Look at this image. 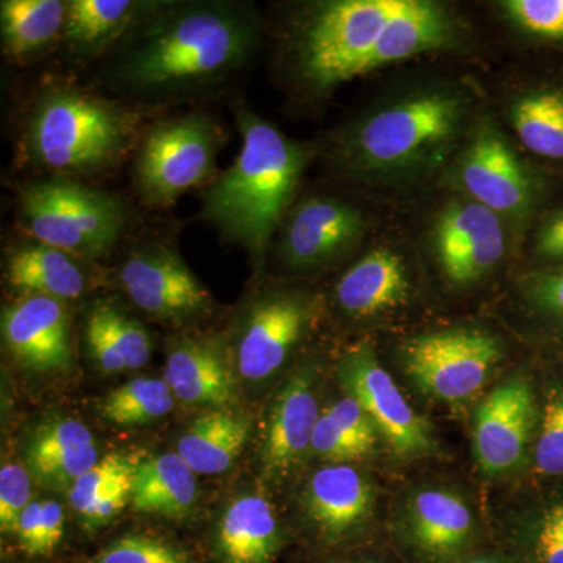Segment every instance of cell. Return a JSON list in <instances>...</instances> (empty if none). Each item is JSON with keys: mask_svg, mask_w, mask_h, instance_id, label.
<instances>
[{"mask_svg": "<svg viewBox=\"0 0 563 563\" xmlns=\"http://www.w3.org/2000/svg\"><path fill=\"white\" fill-rule=\"evenodd\" d=\"M236 120L242 150L203 196V214L261 262L295 196L307 154L244 107Z\"/></svg>", "mask_w": 563, "mask_h": 563, "instance_id": "6da1fadb", "label": "cell"}, {"mask_svg": "<svg viewBox=\"0 0 563 563\" xmlns=\"http://www.w3.org/2000/svg\"><path fill=\"white\" fill-rule=\"evenodd\" d=\"M252 27L231 7H191L158 22L128 55L121 77L135 88H162L218 76L246 57Z\"/></svg>", "mask_w": 563, "mask_h": 563, "instance_id": "7a4b0ae2", "label": "cell"}, {"mask_svg": "<svg viewBox=\"0 0 563 563\" xmlns=\"http://www.w3.org/2000/svg\"><path fill=\"white\" fill-rule=\"evenodd\" d=\"M131 132L128 114L113 103L74 90L44 96L29 128V150L41 165L87 173L109 163Z\"/></svg>", "mask_w": 563, "mask_h": 563, "instance_id": "3957f363", "label": "cell"}, {"mask_svg": "<svg viewBox=\"0 0 563 563\" xmlns=\"http://www.w3.org/2000/svg\"><path fill=\"white\" fill-rule=\"evenodd\" d=\"M465 103L448 91H426L376 111L347 140L344 158L368 172L406 168L457 135Z\"/></svg>", "mask_w": 563, "mask_h": 563, "instance_id": "277c9868", "label": "cell"}, {"mask_svg": "<svg viewBox=\"0 0 563 563\" xmlns=\"http://www.w3.org/2000/svg\"><path fill=\"white\" fill-rule=\"evenodd\" d=\"M21 221L38 243L76 257H99L120 239L125 211L110 192L52 177L22 191Z\"/></svg>", "mask_w": 563, "mask_h": 563, "instance_id": "5b68a950", "label": "cell"}, {"mask_svg": "<svg viewBox=\"0 0 563 563\" xmlns=\"http://www.w3.org/2000/svg\"><path fill=\"white\" fill-rule=\"evenodd\" d=\"M407 3L409 0H339L318 7L303 27L299 51L309 80L320 88L351 80L355 66Z\"/></svg>", "mask_w": 563, "mask_h": 563, "instance_id": "8992f818", "label": "cell"}, {"mask_svg": "<svg viewBox=\"0 0 563 563\" xmlns=\"http://www.w3.org/2000/svg\"><path fill=\"white\" fill-rule=\"evenodd\" d=\"M504 357L503 344L476 329L421 333L404 344L407 376L437 401H468L483 390Z\"/></svg>", "mask_w": 563, "mask_h": 563, "instance_id": "52a82bcc", "label": "cell"}, {"mask_svg": "<svg viewBox=\"0 0 563 563\" xmlns=\"http://www.w3.org/2000/svg\"><path fill=\"white\" fill-rule=\"evenodd\" d=\"M391 536L404 563H459L488 548L472 506L453 488L413 492L396 515Z\"/></svg>", "mask_w": 563, "mask_h": 563, "instance_id": "ba28073f", "label": "cell"}, {"mask_svg": "<svg viewBox=\"0 0 563 563\" xmlns=\"http://www.w3.org/2000/svg\"><path fill=\"white\" fill-rule=\"evenodd\" d=\"M218 131L199 114L155 125L143 141L136 177L144 198L168 206L209 179L214 169Z\"/></svg>", "mask_w": 563, "mask_h": 563, "instance_id": "9c48e42d", "label": "cell"}, {"mask_svg": "<svg viewBox=\"0 0 563 563\" xmlns=\"http://www.w3.org/2000/svg\"><path fill=\"white\" fill-rule=\"evenodd\" d=\"M340 384L369 415L377 432L401 457H424L439 450L429 422L410 402L380 365L368 342L352 344L336 365Z\"/></svg>", "mask_w": 563, "mask_h": 563, "instance_id": "30bf717a", "label": "cell"}, {"mask_svg": "<svg viewBox=\"0 0 563 563\" xmlns=\"http://www.w3.org/2000/svg\"><path fill=\"white\" fill-rule=\"evenodd\" d=\"M540 421V402L525 374H514L477 407L473 451L477 465L492 477L517 472L533 450Z\"/></svg>", "mask_w": 563, "mask_h": 563, "instance_id": "8fae6325", "label": "cell"}, {"mask_svg": "<svg viewBox=\"0 0 563 563\" xmlns=\"http://www.w3.org/2000/svg\"><path fill=\"white\" fill-rule=\"evenodd\" d=\"M376 506L369 477L351 463H328L307 481L302 509L314 540L325 550L346 551L368 537Z\"/></svg>", "mask_w": 563, "mask_h": 563, "instance_id": "7c38bea8", "label": "cell"}, {"mask_svg": "<svg viewBox=\"0 0 563 563\" xmlns=\"http://www.w3.org/2000/svg\"><path fill=\"white\" fill-rule=\"evenodd\" d=\"M314 303L299 291L262 295L247 307L236 340V373L250 383H263L279 372L309 332Z\"/></svg>", "mask_w": 563, "mask_h": 563, "instance_id": "4fadbf2b", "label": "cell"}, {"mask_svg": "<svg viewBox=\"0 0 563 563\" xmlns=\"http://www.w3.org/2000/svg\"><path fill=\"white\" fill-rule=\"evenodd\" d=\"M433 250L448 280L459 287L476 284L503 261L499 214L476 201L451 203L433 228Z\"/></svg>", "mask_w": 563, "mask_h": 563, "instance_id": "5bb4252c", "label": "cell"}, {"mask_svg": "<svg viewBox=\"0 0 563 563\" xmlns=\"http://www.w3.org/2000/svg\"><path fill=\"white\" fill-rule=\"evenodd\" d=\"M121 282L129 298L144 312L166 320H185L206 312L209 291L187 263L168 247L133 252L121 266Z\"/></svg>", "mask_w": 563, "mask_h": 563, "instance_id": "9a60e30c", "label": "cell"}, {"mask_svg": "<svg viewBox=\"0 0 563 563\" xmlns=\"http://www.w3.org/2000/svg\"><path fill=\"white\" fill-rule=\"evenodd\" d=\"M321 412L314 369L302 366L277 391L269 410L261 453L266 477L282 479L301 465Z\"/></svg>", "mask_w": 563, "mask_h": 563, "instance_id": "2e32d148", "label": "cell"}, {"mask_svg": "<svg viewBox=\"0 0 563 563\" xmlns=\"http://www.w3.org/2000/svg\"><path fill=\"white\" fill-rule=\"evenodd\" d=\"M365 221L361 211L336 199L313 198L292 211L280 255L295 269L328 265L346 254L362 239Z\"/></svg>", "mask_w": 563, "mask_h": 563, "instance_id": "e0dca14e", "label": "cell"}, {"mask_svg": "<svg viewBox=\"0 0 563 563\" xmlns=\"http://www.w3.org/2000/svg\"><path fill=\"white\" fill-rule=\"evenodd\" d=\"M7 350L21 365L41 373L65 372L73 362L65 303L47 296H25L2 314Z\"/></svg>", "mask_w": 563, "mask_h": 563, "instance_id": "ac0fdd59", "label": "cell"}, {"mask_svg": "<svg viewBox=\"0 0 563 563\" xmlns=\"http://www.w3.org/2000/svg\"><path fill=\"white\" fill-rule=\"evenodd\" d=\"M461 180L473 201L498 214H521L531 202V179L523 163L492 128L481 129L463 155Z\"/></svg>", "mask_w": 563, "mask_h": 563, "instance_id": "d6986e66", "label": "cell"}, {"mask_svg": "<svg viewBox=\"0 0 563 563\" xmlns=\"http://www.w3.org/2000/svg\"><path fill=\"white\" fill-rule=\"evenodd\" d=\"M163 379L174 398L192 406L231 409L239 399L228 352L217 339L181 340L166 357Z\"/></svg>", "mask_w": 563, "mask_h": 563, "instance_id": "ffe728a7", "label": "cell"}, {"mask_svg": "<svg viewBox=\"0 0 563 563\" xmlns=\"http://www.w3.org/2000/svg\"><path fill=\"white\" fill-rule=\"evenodd\" d=\"M285 533L273 504L261 495L233 499L213 536L218 563H276Z\"/></svg>", "mask_w": 563, "mask_h": 563, "instance_id": "44dd1931", "label": "cell"}, {"mask_svg": "<svg viewBox=\"0 0 563 563\" xmlns=\"http://www.w3.org/2000/svg\"><path fill=\"white\" fill-rule=\"evenodd\" d=\"M410 280L398 254L385 247L368 252L336 284V302L355 318L383 314L409 299Z\"/></svg>", "mask_w": 563, "mask_h": 563, "instance_id": "7402d4cb", "label": "cell"}, {"mask_svg": "<svg viewBox=\"0 0 563 563\" xmlns=\"http://www.w3.org/2000/svg\"><path fill=\"white\" fill-rule=\"evenodd\" d=\"M98 462L91 431L77 420L52 422L41 429L25 454L33 479L49 488L70 487Z\"/></svg>", "mask_w": 563, "mask_h": 563, "instance_id": "603a6c76", "label": "cell"}, {"mask_svg": "<svg viewBox=\"0 0 563 563\" xmlns=\"http://www.w3.org/2000/svg\"><path fill=\"white\" fill-rule=\"evenodd\" d=\"M451 38L453 25L440 7L409 0L406 9L388 22L369 54L355 66L352 79L380 66L442 47Z\"/></svg>", "mask_w": 563, "mask_h": 563, "instance_id": "cb8c5ba5", "label": "cell"}, {"mask_svg": "<svg viewBox=\"0 0 563 563\" xmlns=\"http://www.w3.org/2000/svg\"><path fill=\"white\" fill-rule=\"evenodd\" d=\"M139 461L124 453H110L69 487V501L85 528L109 525L132 501Z\"/></svg>", "mask_w": 563, "mask_h": 563, "instance_id": "d4e9b609", "label": "cell"}, {"mask_svg": "<svg viewBox=\"0 0 563 563\" xmlns=\"http://www.w3.org/2000/svg\"><path fill=\"white\" fill-rule=\"evenodd\" d=\"M196 476L177 453L150 455L136 466L133 509L176 520L187 517L198 501Z\"/></svg>", "mask_w": 563, "mask_h": 563, "instance_id": "484cf974", "label": "cell"}, {"mask_svg": "<svg viewBox=\"0 0 563 563\" xmlns=\"http://www.w3.org/2000/svg\"><path fill=\"white\" fill-rule=\"evenodd\" d=\"M7 280L25 296H47L68 301L87 288V274L76 255L36 243L13 252L7 263Z\"/></svg>", "mask_w": 563, "mask_h": 563, "instance_id": "4316f807", "label": "cell"}, {"mask_svg": "<svg viewBox=\"0 0 563 563\" xmlns=\"http://www.w3.org/2000/svg\"><path fill=\"white\" fill-rule=\"evenodd\" d=\"M251 435V421L231 409H214L196 418L177 443V454L196 474L228 472Z\"/></svg>", "mask_w": 563, "mask_h": 563, "instance_id": "83f0119b", "label": "cell"}, {"mask_svg": "<svg viewBox=\"0 0 563 563\" xmlns=\"http://www.w3.org/2000/svg\"><path fill=\"white\" fill-rule=\"evenodd\" d=\"M87 343L91 357L107 374L143 368L151 358L146 329L107 302L96 303L88 314Z\"/></svg>", "mask_w": 563, "mask_h": 563, "instance_id": "f1b7e54d", "label": "cell"}, {"mask_svg": "<svg viewBox=\"0 0 563 563\" xmlns=\"http://www.w3.org/2000/svg\"><path fill=\"white\" fill-rule=\"evenodd\" d=\"M521 563H563V485L515 517L503 543Z\"/></svg>", "mask_w": 563, "mask_h": 563, "instance_id": "f546056e", "label": "cell"}, {"mask_svg": "<svg viewBox=\"0 0 563 563\" xmlns=\"http://www.w3.org/2000/svg\"><path fill=\"white\" fill-rule=\"evenodd\" d=\"M66 10L68 3L60 0H3V47L14 57L43 49L65 31Z\"/></svg>", "mask_w": 563, "mask_h": 563, "instance_id": "4dcf8cb0", "label": "cell"}, {"mask_svg": "<svg viewBox=\"0 0 563 563\" xmlns=\"http://www.w3.org/2000/svg\"><path fill=\"white\" fill-rule=\"evenodd\" d=\"M515 132L521 143L540 157L563 158V92H531L515 103Z\"/></svg>", "mask_w": 563, "mask_h": 563, "instance_id": "1f68e13d", "label": "cell"}, {"mask_svg": "<svg viewBox=\"0 0 563 563\" xmlns=\"http://www.w3.org/2000/svg\"><path fill=\"white\" fill-rule=\"evenodd\" d=\"M174 399L165 379L135 377L106 396L101 413L107 421L122 428L150 424L172 412Z\"/></svg>", "mask_w": 563, "mask_h": 563, "instance_id": "d6a6232c", "label": "cell"}, {"mask_svg": "<svg viewBox=\"0 0 563 563\" xmlns=\"http://www.w3.org/2000/svg\"><path fill=\"white\" fill-rule=\"evenodd\" d=\"M135 11L136 3L131 0H73L63 32L70 43L95 49L118 35Z\"/></svg>", "mask_w": 563, "mask_h": 563, "instance_id": "836d02e7", "label": "cell"}, {"mask_svg": "<svg viewBox=\"0 0 563 563\" xmlns=\"http://www.w3.org/2000/svg\"><path fill=\"white\" fill-rule=\"evenodd\" d=\"M532 457L537 473L563 479V383L544 391Z\"/></svg>", "mask_w": 563, "mask_h": 563, "instance_id": "e575fe53", "label": "cell"}, {"mask_svg": "<svg viewBox=\"0 0 563 563\" xmlns=\"http://www.w3.org/2000/svg\"><path fill=\"white\" fill-rule=\"evenodd\" d=\"M65 533V514L57 501H32L18 521L16 536L29 555H49Z\"/></svg>", "mask_w": 563, "mask_h": 563, "instance_id": "d590c367", "label": "cell"}, {"mask_svg": "<svg viewBox=\"0 0 563 563\" xmlns=\"http://www.w3.org/2000/svg\"><path fill=\"white\" fill-rule=\"evenodd\" d=\"M88 563H198L177 544L147 536L114 540Z\"/></svg>", "mask_w": 563, "mask_h": 563, "instance_id": "8d00e7d4", "label": "cell"}, {"mask_svg": "<svg viewBox=\"0 0 563 563\" xmlns=\"http://www.w3.org/2000/svg\"><path fill=\"white\" fill-rule=\"evenodd\" d=\"M32 474L27 466L7 463L0 470V531L14 536L18 521L32 503Z\"/></svg>", "mask_w": 563, "mask_h": 563, "instance_id": "74e56055", "label": "cell"}, {"mask_svg": "<svg viewBox=\"0 0 563 563\" xmlns=\"http://www.w3.org/2000/svg\"><path fill=\"white\" fill-rule=\"evenodd\" d=\"M506 10L525 31L563 38V0H510Z\"/></svg>", "mask_w": 563, "mask_h": 563, "instance_id": "f35d334b", "label": "cell"}, {"mask_svg": "<svg viewBox=\"0 0 563 563\" xmlns=\"http://www.w3.org/2000/svg\"><path fill=\"white\" fill-rule=\"evenodd\" d=\"M324 410L363 453L369 455L376 450L379 432L369 415L354 398L346 395V398L332 402Z\"/></svg>", "mask_w": 563, "mask_h": 563, "instance_id": "ab89813d", "label": "cell"}, {"mask_svg": "<svg viewBox=\"0 0 563 563\" xmlns=\"http://www.w3.org/2000/svg\"><path fill=\"white\" fill-rule=\"evenodd\" d=\"M310 453L328 463H350L366 457L361 448L352 442L324 409L314 428Z\"/></svg>", "mask_w": 563, "mask_h": 563, "instance_id": "60d3db41", "label": "cell"}, {"mask_svg": "<svg viewBox=\"0 0 563 563\" xmlns=\"http://www.w3.org/2000/svg\"><path fill=\"white\" fill-rule=\"evenodd\" d=\"M526 295L540 313L563 320V268L529 277Z\"/></svg>", "mask_w": 563, "mask_h": 563, "instance_id": "b9f144b4", "label": "cell"}, {"mask_svg": "<svg viewBox=\"0 0 563 563\" xmlns=\"http://www.w3.org/2000/svg\"><path fill=\"white\" fill-rule=\"evenodd\" d=\"M537 252L544 258H563V210L540 232Z\"/></svg>", "mask_w": 563, "mask_h": 563, "instance_id": "7bdbcfd3", "label": "cell"}, {"mask_svg": "<svg viewBox=\"0 0 563 563\" xmlns=\"http://www.w3.org/2000/svg\"><path fill=\"white\" fill-rule=\"evenodd\" d=\"M459 563H521V561L506 548L488 547Z\"/></svg>", "mask_w": 563, "mask_h": 563, "instance_id": "ee69618b", "label": "cell"}, {"mask_svg": "<svg viewBox=\"0 0 563 563\" xmlns=\"http://www.w3.org/2000/svg\"><path fill=\"white\" fill-rule=\"evenodd\" d=\"M332 563H404L398 554H388L384 551H358Z\"/></svg>", "mask_w": 563, "mask_h": 563, "instance_id": "f6af8a7d", "label": "cell"}]
</instances>
